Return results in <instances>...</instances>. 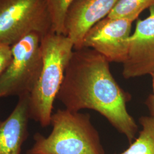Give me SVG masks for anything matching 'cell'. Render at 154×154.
Instances as JSON below:
<instances>
[{
  "label": "cell",
  "instance_id": "9a60e30c",
  "mask_svg": "<svg viewBox=\"0 0 154 154\" xmlns=\"http://www.w3.org/2000/svg\"><path fill=\"white\" fill-rule=\"evenodd\" d=\"M150 75L152 77V86H153V90H154V70L153 72H152Z\"/></svg>",
  "mask_w": 154,
  "mask_h": 154
},
{
  "label": "cell",
  "instance_id": "8992f818",
  "mask_svg": "<svg viewBox=\"0 0 154 154\" xmlns=\"http://www.w3.org/2000/svg\"><path fill=\"white\" fill-rule=\"evenodd\" d=\"M134 21L126 18L105 17L86 34L83 48L96 51L110 62L123 63L127 57Z\"/></svg>",
  "mask_w": 154,
  "mask_h": 154
},
{
  "label": "cell",
  "instance_id": "4fadbf2b",
  "mask_svg": "<svg viewBox=\"0 0 154 154\" xmlns=\"http://www.w3.org/2000/svg\"><path fill=\"white\" fill-rule=\"evenodd\" d=\"M12 58L11 46L0 43V76L11 63Z\"/></svg>",
  "mask_w": 154,
  "mask_h": 154
},
{
  "label": "cell",
  "instance_id": "277c9868",
  "mask_svg": "<svg viewBox=\"0 0 154 154\" xmlns=\"http://www.w3.org/2000/svg\"><path fill=\"white\" fill-rule=\"evenodd\" d=\"M33 33H53L45 0H0V43L11 46Z\"/></svg>",
  "mask_w": 154,
  "mask_h": 154
},
{
  "label": "cell",
  "instance_id": "6da1fadb",
  "mask_svg": "<svg viewBox=\"0 0 154 154\" xmlns=\"http://www.w3.org/2000/svg\"><path fill=\"white\" fill-rule=\"evenodd\" d=\"M109 63L91 49L74 50L57 98L67 110L97 111L131 144L138 127L127 109L129 96L114 79Z\"/></svg>",
  "mask_w": 154,
  "mask_h": 154
},
{
  "label": "cell",
  "instance_id": "7c38bea8",
  "mask_svg": "<svg viewBox=\"0 0 154 154\" xmlns=\"http://www.w3.org/2000/svg\"><path fill=\"white\" fill-rule=\"evenodd\" d=\"M52 23V30L65 35V21L67 11L75 0H45Z\"/></svg>",
  "mask_w": 154,
  "mask_h": 154
},
{
  "label": "cell",
  "instance_id": "7a4b0ae2",
  "mask_svg": "<svg viewBox=\"0 0 154 154\" xmlns=\"http://www.w3.org/2000/svg\"><path fill=\"white\" fill-rule=\"evenodd\" d=\"M40 46L42 67L29 96V109L30 119L47 127L50 125L54 102L74 49L69 37L54 33L42 37Z\"/></svg>",
  "mask_w": 154,
  "mask_h": 154
},
{
  "label": "cell",
  "instance_id": "52a82bcc",
  "mask_svg": "<svg viewBox=\"0 0 154 154\" xmlns=\"http://www.w3.org/2000/svg\"><path fill=\"white\" fill-rule=\"evenodd\" d=\"M126 60L123 64V76L126 79L150 74L154 70V6L149 15L139 20L134 33L128 39Z\"/></svg>",
  "mask_w": 154,
  "mask_h": 154
},
{
  "label": "cell",
  "instance_id": "ba28073f",
  "mask_svg": "<svg viewBox=\"0 0 154 154\" xmlns=\"http://www.w3.org/2000/svg\"><path fill=\"white\" fill-rule=\"evenodd\" d=\"M119 0H75L65 21V35L72 40L74 50L83 49L88 30L112 11Z\"/></svg>",
  "mask_w": 154,
  "mask_h": 154
},
{
  "label": "cell",
  "instance_id": "5b68a950",
  "mask_svg": "<svg viewBox=\"0 0 154 154\" xmlns=\"http://www.w3.org/2000/svg\"><path fill=\"white\" fill-rule=\"evenodd\" d=\"M41 37L31 33L11 46L12 60L0 76V98L30 94L42 67Z\"/></svg>",
  "mask_w": 154,
  "mask_h": 154
},
{
  "label": "cell",
  "instance_id": "5bb4252c",
  "mask_svg": "<svg viewBox=\"0 0 154 154\" xmlns=\"http://www.w3.org/2000/svg\"><path fill=\"white\" fill-rule=\"evenodd\" d=\"M149 105H150L151 108L152 110V111L154 112V115H152V116H154V94L149 99Z\"/></svg>",
  "mask_w": 154,
  "mask_h": 154
},
{
  "label": "cell",
  "instance_id": "30bf717a",
  "mask_svg": "<svg viewBox=\"0 0 154 154\" xmlns=\"http://www.w3.org/2000/svg\"><path fill=\"white\" fill-rule=\"evenodd\" d=\"M142 129L138 138L119 154H154V116L140 119Z\"/></svg>",
  "mask_w": 154,
  "mask_h": 154
},
{
  "label": "cell",
  "instance_id": "3957f363",
  "mask_svg": "<svg viewBox=\"0 0 154 154\" xmlns=\"http://www.w3.org/2000/svg\"><path fill=\"white\" fill-rule=\"evenodd\" d=\"M50 125L49 135L35 134L26 154H105L88 114L59 109L52 114Z\"/></svg>",
  "mask_w": 154,
  "mask_h": 154
},
{
  "label": "cell",
  "instance_id": "9c48e42d",
  "mask_svg": "<svg viewBox=\"0 0 154 154\" xmlns=\"http://www.w3.org/2000/svg\"><path fill=\"white\" fill-rule=\"evenodd\" d=\"M30 94L18 98L11 114L0 121V154H20L28 134Z\"/></svg>",
  "mask_w": 154,
  "mask_h": 154
},
{
  "label": "cell",
  "instance_id": "8fae6325",
  "mask_svg": "<svg viewBox=\"0 0 154 154\" xmlns=\"http://www.w3.org/2000/svg\"><path fill=\"white\" fill-rule=\"evenodd\" d=\"M154 6V0H119L107 17L137 19L142 11Z\"/></svg>",
  "mask_w": 154,
  "mask_h": 154
}]
</instances>
